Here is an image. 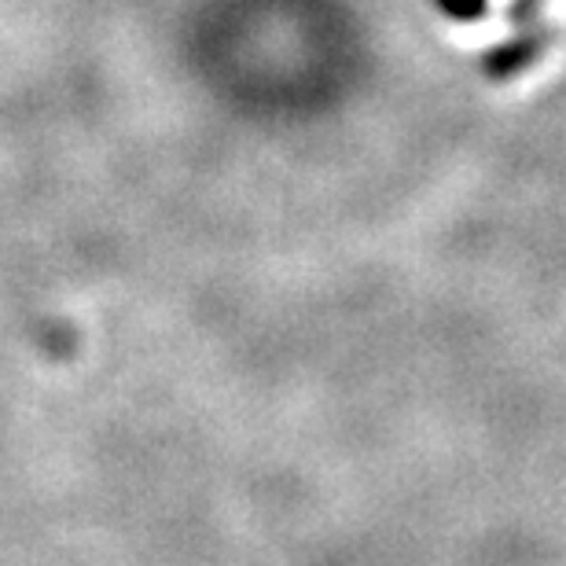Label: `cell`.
<instances>
[{
  "label": "cell",
  "instance_id": "6da1fadb",
  "mask_svg": "<svg viewBox=\"0 0 566 566\" xmlns=\"http://www.w3.org/2000/svg\"><path fill=\"white\" fill-rule=\"evenodd\" d=\"M556 38H559L556 27H523V33H515V38L482 52V74L490 82H512V77L530 71L556 44Z\"/></svg>",
  "mask_w": 566,
  "mask_h": 566
},
{
  "label": "cell",
  "instance_id": "3957f363",
  "mask_svg": "<svg viewBox=\"0 0 566 566\" xmlns=\"http://www.w3.org/2000/svg\"><path fill=\"white\" fill-rule=\"evenodd\" d=\"M541 8H545V0H512V4H507V19H512L515 27H534Z\"/></svg>",
  "mask_w": 566,
  "mask_h": 566
},
{
  "label": "cell",
  "instance_id": "7a4b0ae2",
  "mask_svg": "<svg viewBox=\"0 0 566 566\" xmlns=\"http://www.w3.org/2000/svg\"><path fill=\"white\" fill-rule=\"evenodd\" d=\"M434 8L452 22H474L490 11V0H434Z\"/></svg>",
  "mask_w": 566,
  "mask_h": 566
}]
</instances>
